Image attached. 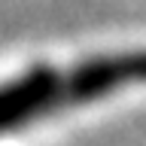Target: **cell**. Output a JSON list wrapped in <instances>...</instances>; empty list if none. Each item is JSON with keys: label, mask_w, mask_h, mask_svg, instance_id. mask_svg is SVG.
Wrapping results in <instances>:
<instances>
[{"label": "cell", "mask_w": 146, "mask_h": 146, "mask_svg": "<svg viewBox=\"0 0 146 146\" xmlns=\"http://www.w3.org/2000/svg\"><path fill=\"white\" fill-rule=\"evenodd\" d=\"M134 85H146V49L98 55V58H88V61L76 64L64 73L58 70L61 107L100 100L107 94L134 88Z\"/></svg>", "instance_id": "cell-1"}, {"label": "cell", "mask_w": 146, "mask_h": 146, "mask_svg": "<svg viewBox=\"0 0 146 146\" xmlns=\"http://www.w3.org/2000/svg\"><path fill=\"white\" fill-rule=\"evenodd\" d=\"M61 110L58 70L36 67L0 85V134L31 125L34 119Z\"/></svg>", "instance_id": "cell-2"}]
</instances>
